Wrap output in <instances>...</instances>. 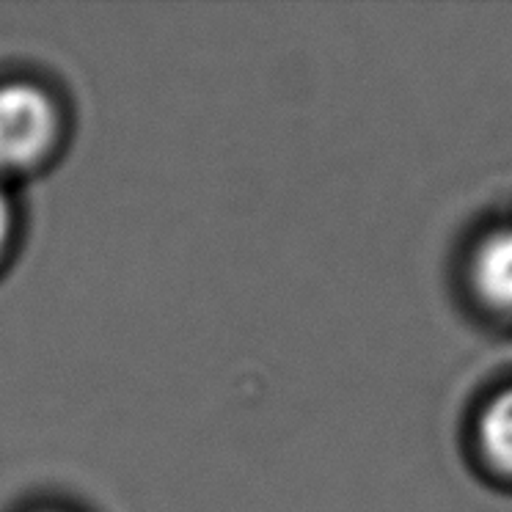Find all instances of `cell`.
I'll list each match as a JSON object with an SVG mask.
<instances>
[{"label":"cell","instance_id":"cell-1","mask_svg":"<svg viewBox=\"0 0 512 512\" xmlns=\"http://www.w3.org/2000/svg\"><path fill=\"white\" fill-rule=\"evenodd\" d=\"M61 116L53 97L34 83L0 86V177L42 163L56 144Z\"/></svg>","mask_w":512,"mask_h":512},{"label":"cell","instance_id":"cell-2","mask_svg":"<svg viewBox=\"0 0 512 512\" xmlns=\"http://www.w3.org/2000/svg\"><path fill=\"white\" fill-rule=\"evenodd\" d=\"M466 284L482 312L512 323V223L490 229L474 243L468 251Z\"/></svg>","mask_w":512,"mask_h":512},{"label":"cell","instance_id":"cell-3","mask_svg":"<svg viewBox=\"0 0 512 512\" xmlns=\"http://www.w3.org/2000/svg\"><path fill=\"white\" fill-rule=\"evenodd\" d=\"M471 435L474 452L490 477L512 485V383L485 400Z\"/></svg>","mask_w":512,"mask_h":512},{"label":"cell","instance_id":"cell-4","mask_svg":"<svg viewBox=\"0 0 512 512\" xmlns=\"http://www.w3.org/2000/svg\"><path fill=\"white\" fill-rule=\"evenodd\" d=\"M12 226H14L12 199H9V193H6L3 182H0V256H3L6 245H9V237H12Z\"/></svg>","mask_w":512,"mask_h":512}]
</instances>
